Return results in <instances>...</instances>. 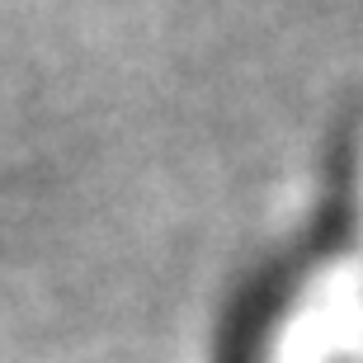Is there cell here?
Returning <instances> with one entry per match:
<instances>
[{"instance_id":"1","label":"cell","mask_w":363,"mask_h":363,"mask_svg":"<svg viewBox=\"0 0 363 363\" xmlns=\"http://www.w3.org/2000/svg\"><path fill=\"white\" fill-rule=\"evenodd\" d=\"M363 311V123L325 151L307 199L236 274L208 363H321Z\"/></svg>"}]
</instances>
